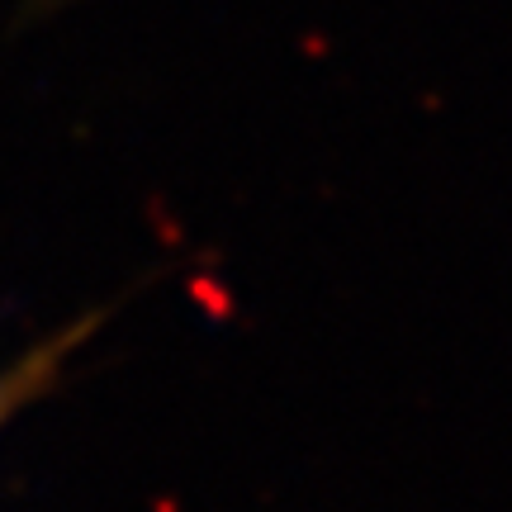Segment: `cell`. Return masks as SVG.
Instances as JSON below:
<instances>
[{
  "label": "cell",
  "instance_id": "cell-1",
  "mask_svg": "<svg viewBox=\"0 0 512 512\" xmlns=\"http://www.w3.org/2000/svg\"><path fill=\"white\" fill-rule=\"evenodd\" d=\"M100 318H105V313H91V318H81V323H72V328H62L57 337H48V342L29 347L10 370H0V427L15 418V413H24L29 403H38L57 380H62V366H67V356H72V351L81 347L86 337H91Z\"/></svg>",
  "mask_w": 512,
  "mask_h": 512
}]
</instances>
